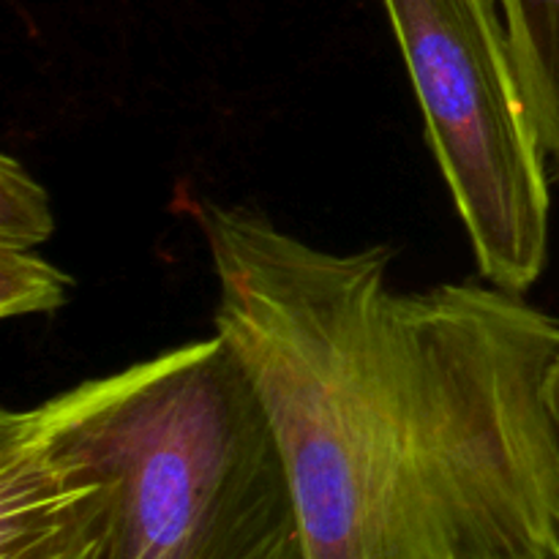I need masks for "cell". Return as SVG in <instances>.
Listing matches in <instances>:
<instances>
[{"instance_id": "1", "label": "cell", "mask_w": 559, "mask_h": 559, "mask_svg": "<svg viewBox=\"0 0 559 559\" xmlns=\"http://www.w3.org/2000/svg\"><path fill=\"white\" fill-rule=\"evenodd\" d=\"M197 222L306 559H559V320L486 278L399 293L385 246L320 249L243 205Z\"/></svg>"}, {"instance_id": "2", "label": "cell", "mask_w": 559, "mask_h": 559, "mask_svg": "<svg viewBox=\"0 0 559 559\" xmlns=\"http://www.w3.org/2000/svg\"><path fill=\"white\" fill-rule=\"evenodd\" d=\"M96 559H306L287 467L235 349L200 338L0 415Z\"/></svg>"}, {"instance_id": "7", "label": "cell", "mask_w": 559, "mask_h": 559, "mask_svg": "<svg viewBox=\"0 0 559 559\" xmlns=\"http://www.w3.org/2000/svg\"><path fill=\"white\" fill-rule=\"evenodd\" d=\"M549 409H551V420H555V431H557V451H559V360L549 377ZM551 527H555V546L559 555V486H557V500H555V516H551Z\"/></svg>"}, {"instance_id": "5", "label": "cell", "mask_w": 559, "mask_h": 559, "mask_svg": "<svg viewBox=\"0 0 559 559\" xmlns=\"http://www.w3.org/2000/svg\"><path fill=\"white\" fill-rule=\"evenodd\" d=\"M71 278L33 249H0V314L3 320L55 311L69 300Z\"/></svg>"}, {"instance_id": "3", "label": "cell", "mask_w": 559, "mask_h": 559, "mask_svg": "<svg viewBox=\"0 0 559 559\" xmlns=\"http://www.w3.org/2000/svg\"><path fill=\"white\" fill-rule=\"evenodd\" d=\"M480 276L524 295L549 254L546 156L495 0H382Z\"/></svg>"}, {"instance_id": "6", "label": "cell", "mask_w": 559, "mask_h": 559, "mask_svg": "<svg viewBox=\"0 0 559 559\" xmlns=\"http://www.w3.org/2000/svg\"><path fill=\"white\" fill-rule=\"evenodd\" d=\"M55 222L44 186L16 162H0V249H36L52 235Z\"/></svg>"}, {"instance_id": "4", "label": "cell", "mask_w": 559, "mask_h": 559, "mask_svg": "<svg viewBox=\"0 0 559 559\" xmlns=\"http://www.w3.org/2000/svg\"><path fill=\"white\" fill-rule=\"evenodd\" d=\"M513 74L544 156L559 175V0H497Z\"/></svg>"}]
</instances>
